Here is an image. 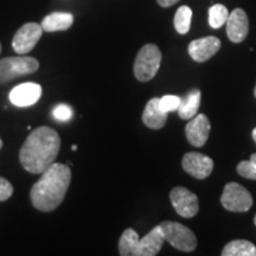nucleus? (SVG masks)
<instances>
[{
    "label": "nucleus",
    "instance_id": "nucleus-27",
    "mask_svg": "<svg viewBox=\"0 0 256 256\" xmlns=\"http://www.w3.org/2000/svg\"><path fill=\"white\" fill-rule=\"evenodd\" d=\"M252 139H254V142H256V128L252 130Z\"/></svg>",
    "mask_w": 256,
    "mask_h": 256
},
{
    "label": "nucleus",
    "instance_id": "nucleus-16",
    "mask_svg": "<svg viewBox=\"0 0 256 256\" xmlns=\"http://www.w3.org/2000/svg\"><path fill=\"white\" fill-rule=\"evenodd\" d=\"M74 23V16L68 12H54L42 22V28L46 32L66 31Z\"/></svg>",
    "mask_w": 256,
    "mask_h": 256
},
{
    "label": "nucleus",
    "instance_id": "nucleus-18",
    "mask_svg": "<svg viewBox=\"0 0 256 256\" xmlns=\"http://www.w3.org/2000/svg\"><path fill=\"white\" fill-rule=\"evenodd\" d=\"M222 256H256L254 243L247 240H234L223 248Z\"/></svg>",
    "mask_w": 256,
    "mask_h": 256
},
{
    "label": "nucleus",
    "instance_id": "nucleus-26",
    "mask_svg": "<svg viewBox=\"0 0 256 256\" xmlns=\"http://www.w3.org/2000/svg\"><path fill=\"white\" fill-rule=\"evenodd\" d=\"M156 2H158V4L162 6V8H170V6L177 4L180 0H156Z\"/></svg>",
    "mask_w": 256,
    "mask_h": 256
},
{
    "label": "nucleus",
    "instance_id": "nucleus-14",
    "mask_svg": "<svg viewBox=\"0 0 256 256\" xmlns=\"http://www.w3.org/2000/svg\"><path fill=\"white\" fill-rule=\"evenodd\" d=\"M165 236L160 226H156L139 241L136 256H156L164 246Z\"/></svg>",
    "mask_w": 256,
    "mask_h": 256
},
{
    "label": "nucleus",
    "instance_id": "nucleus-5",
    "mask_svg": "<svg viewBox=\"0 0 256 256\" xmlns=\"http://www.w3.org/2000/svg\"><path fill=\"white\" fill-rule=\"evenodd\" d=\"M38 68H40V62L34 57H6L0 60V83H6L17 78L28 75L37 72Z\"/></svg>",
    "mask_w": 256,
    "mask_h": 256
},
{
    "label": "nucleus",
    "instance_id": "nucleus-13",
    "mask_svg": "<svg viewBox=\"0 0 256 256\" xmlns=\"http://www.w3.org/2000/svg\"><path fill=\"white\" fill-rule=\"evenodd\" d=\"M42 96V87L37 83H23L12 89L10 92V101L17 107H30L37 104Z\"/></svg>",
    "mask_w": 256,
    "mask_h": 256
},
{
    "label": "nucleus",
    "instance_id": "nucleus-9",
    "mask_svg": "<svg viewBox=\"0 0 256 256\" xmlns=\"http://www.w3.org/2000/svg\"><path fill=\"white\" fill-rule=\"evenodd\" d=\"M184 171L197 179L209 177L214 170V162L210 156L198 152H188L183 156Z\"/></svg>",
    "mask_w": 256,
    "mask_h": 256
},
{
    "label": "nucleus",
    "instance_id": "nucleus-10",
    "mask_svg": "<svg viewBox=\"0 0 256 256\" xmlns=\"http://www.w3.org/2000/svg\"><path fill=\"white\" fill-rule=\"evenodd\" d=\"M220 49V40L217 37L209 36L192 40L188 44V55L194 62L203 63L215 56Z\"/></svg>",
    "mask_w": 256,
    "mask_h": 256
},
{
    "label": "nucleus",
    "instance_id": "nucleus-32",
    "mask_svg": "<svg viewBox=\"0 0 256 256\" xmlns=\"http://www.w3.org/2000/svg\"><path fill=\"white\" fill-rule=\"evenodd\" d=\"M0 52H2V44H0Z\"/></svg>",
    "mask_w": 256,
    "mask_h": 256
},
{
    "label": "nucleus",
    "instance_id": "nucleus-11",
    "mask_svg": "<svg viewBox=\"0 0 256 256\" xmlns=\"http://www.w3.org/2000/svg\"><path fill=\"white\" fill-rule=\"evenodd\" d=\"M210 121L206 115L197 114L188 121L185 127L188 142L194 147H202L206 145L210 133Z\"/></svg>",
    "mask_w": 256,
    "mask_h": 256
},
{
    "label": "nucleus",
    "instance_id": "nucleus-20",
    "mask_svg": "<svg viewBox=\"0 0 256 256\" xmlns=\"http://www.w3.org/2000/svg\"><path fill=\"white\" fill-rule=\"evenodd\" d=\"M192 10L188 6H180L174 14V28L178 34H188L191 28Z\"/></svg>",
    "mask_w": 256,
    "mask_h": 256
},
{
    "label": "nucleus",
    "instance_id": "nucleus-23",
    "mask_svg": "<svg viewBox=\"0 0 256 256\" xmlns=\"http://www.w3.org/2000/svg\"><path fill=\"white\" fill-rule=\"evenodd\" d=\"M180 104V98L176 95H165L159 98V106L166 113L170 112H177Z\"/></svg>",
    "mask_w": 256,
    "mask_h": 256
},
{
    "label": "nucleus",
    "instance_id": "nucleus-1",
    "mask_svg": "<svg viewBox=\"0 0 256 256\" xmlns=\"http://www.w3.org/2000/svg\"><path fill=\"white\" fill-rule=\"evenodd\" d=\"M60 147V138L54 128L40 126L32 130L19 152L20 164L26 171L42 174L55 162Z\"/></svg>",
    "mask_w": 256,
    "mask_h": 256
},
{
    "label": "nucleus",
    "instance_id": "nucleus-25",
    "mask_svg": "<svg viewBox=\"0 0 256 256\" xmlns=\"http://www.w3.org/2000/svg\"><path fill=\"white\" fill-rule=\"evenodd\" d=\"M14 194V186L8 179L0 177V202L8 200Z\"/></svg>",
    "mask_w": 256,
    "mask_h": 256
},
{
    "label": "nucleus",
    "instance_id": "nucleus-2",
    "mask_svg": "<svg viewBox=\"0 0 256 256\" xmlns=\"http://www.w3.org/2000/svg\"><path fill=\"white\" fill-rule=\"evenodd\" d=\"M70 182L72 170L69 166L60 162L51 164L31 188L32 206L43 212L56 210L66 197Z\"/></svg>",
    "mask_w": 256,
    "mask_h": 256
},
{
    "label": "nucleus",
    "instance_id": "nucleus-21",
    "mask_svg": "<svg viewBox=\"0 0 256 256\" xmlns=\"http://www.w3.org/2000/svg\"><path fill=\"white\" fill-rule=\"evenodd\" d=\"M228 8L222 4L212 5L209 10V24L212 28H220L226 23L229 17Z\"/></svg>",
    "mask_w": 256,
    "mask_h": 256
},
{
    "label": "nucleus",
    "instance_id": "nucleus-6",
    "mask_svg": "<svg viewBox=\"0 0 256 256\" xmlns=\"http://www.w3.org/2000/svg\"><path fill=\"white\" fill-rule=\"evenodd\" d=\"M220 203L224 209L232 212H246L252 206V196L238 183H228L224 186Z\"/></svg>",
    "mask_w": 256,
    "mask_h": 256
},
{
    "label": "nucleus",
    "instance_id": "nucleus-22",
    "mask_svg": "<svg viewBox=\"0 0 256 256\" xmlns=\"http://www.w3.org/2000/svg\"><path fill=\"white\" fill-rule=\"evenodd\" d=\"M238 174L243 178L256 180V153L249 160H243L238 165Z\"/></svg>",
    "mask_w": 256,
    "mask_h": 256
},
{
    "label": "nucleus",
    "instance_id": "nucleus-4",
    "mask_svg": "<svg viewBox=\"0 0 256 256\" xmlns=\"http://www.w3.org/2000/svg\"><path fill=\"white\" fill-rule=\"evenodd\" d=\"M165 236V241L180 252H190L197 247V238L191 229L182 223L165 220L159 224Z\"/></svg>",
    "mask_w": 256,
    "mask_h": 256
},
{
    "label": "nucleus",
    "instance_id": "nucleus-12",
    "mask_svg": "<svg viewBox=\"0 0 256 256\" xmlns=\"http://www.w3.org/2000/svg\"><path fill=\"white\" fill-rule=\"evenodd\" d=\"M226 34L232 43H241L247 38L249 31L248 16L242 8H235L226 20Z\"/></svg>",
    "mask_w": 256,
    "mask_h": 256
},
{
    "label": "nucleus",
    "instance_id": "nucleus-3",
    "mask_svg": "<svg viewBox=\"0 0 256 256\" xmlns=\"http://www.w3.org/2000/svg\"><path fill=\"white\" fill-rule=\"evenodd\" d=\"M162 51L156 44H146L138 52L134 63V75L138 81L148 82L154 78L162 64Z\"/></svg>",
    "mask_w": 256,
    "mask_h": 256
},
{
    "label": "nucleus",
    "instance_id": "nucleus-8",
    "mask_svg": "<svg viewBox=\"0 0 256 256\" xmlns=\"http://www.w3.org/2000/svg\"><path fill=\"white\" fill-rule=\"evenodd\" d=\"M43 34L42 25L37 23H26L16 32L12 48L18 55H26L34 49Z\"/></svg>",
    "mask_w": 256,
    "mask_h": 256
},
{
    "label": "nucleus",
    "instance_id": "nucleus-15",
    "mask_svg": "<svg viewBox=\"0 0 256 256\" xmlns=\"http://www.w3.org/2000/svg\"><path fill=\"white\" fill-rule=\"evenodd\" d=\"M168 114L160 108L159 98H153L147 102L142 113V122L151 130H160L166 124Z\"/></svg>",
    "mask_w": 256,
    "mask_h": 256
},
{
    "label": "nucleus",
    "instance_id": "nucleus-29",
    "mask_svg": "<svg viewBox=\"0 0 256 256\" xmlns=\"http://www.w3.org/2000/svg\"><path fill=\"white\" fill-rule=\"evenodd\" d=\"M2 139H0V148H2Z\"/></svg>",
    "mask_w": 256,
    "mask_h": 256
},
{
    "label": "nucleus",
    "instance_id": "nucleus-7",
    "mask_svg": "<svg viewBox=\"0 0 256 256\" xmlns=\"http://www.w3.org/2000/svg\"><path fill=\"white\" fill-rule=\"evenodd\" d=\"M170 200L176 212L184 218H192L200 210L198 198L194 192L183 186H176L170 192Z\"/></svg>",
    "mask_w": 256,
    "mask_h": 256
},
{
    "label": "nucleus",
    "instance_id": "nucleus-17",
    "mask_svg": "<svg viewBox=\"0 0 256 256\" xmlns=\"http://www.w3.org/2000/svg\"><path fill=\"white\" fill-rule=\"evenodd\" d=\"M200 90L194 89L185 98H180V104L177 110L180 119L190 120L196 116L200 106Z\"/></svg>",
    "mask_w": 256,
    "mask_h": 256
},
{
    "label": "nucleus",
    "instance_id": "nucleus-31",
    "mask_svg": "<svg viewBox=\"0 0 256 256\" xmlns=\"http://www.w3.org/2000/svg\"><path fill=\"white\" fill-rule=\"evenodd\" d=\"M254 95H255V98H256V87H255V90H254Z\"/></svg>",
    "mask_w": 256,
    "mask_h": 256
},
{
    "label": "nucleus",
    "instance_id": "nucleus-24",
    "mask_svg": "<svg viewBox=\"0 0 256 256\" xmlns=\"http://www.w3.org/2000/svg\"><path fill=\"white\" fill-rule=\"evenodd\" d=\"M52 115L58 121H69L72 118L74 110L70 106L66 104H60L54 108Z\"/></svg>",
    "mask_w": 256,
    "mask_h": 256
},
{
    "label": "nucleus",
    "instance_id": "nucleus-30",
    "mask_svg": "<svg viewBox=\"0 0 256 256\" xmlns=\"http://www.w3.org/2000/svg\"><path fill=\"white\" fill-rule=\"evenodd\" d=\"M254 223H255V226H256V215H255V217H254Z\"/></svg>",
    "mask_w": 256,
    "mask_h": 256
},
{
    "label": "nucleus",
    "instance_id": "nucleus-28",
    "mask_svg": "<svg viewBox=\"0 0 256 256\" xmlns=\"http://www.w3.org/2000/svg\"><path fill=\"white\" fill-rule=\"evenodd\" d=\"M72 151H76V150H78V146H75V145H74V146L72 147Z\"/></svg>",
    "mask_w": 256,
    "mask_h": 256
},
{
    "label": "nucleus",
    "instance_id": "nucleus-19",
    "mask_svg": "<svg viewBox=\"0 0 256 256\" xmlns=\"http://www.w3.org/2000/svg\"><path fill=\"white\" fill-rule=\"evenodd\" d=\"M139 235L136 230L126 229L119 241V252L121 256H136L139 246Z\"/></svg>",
    "mask_w": 256,
    "mask_h": 256
}]
</instances>
